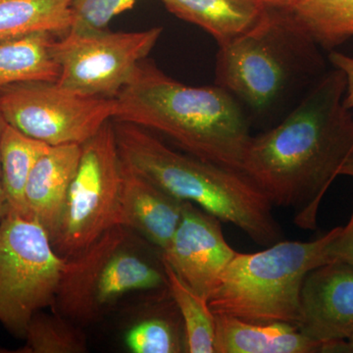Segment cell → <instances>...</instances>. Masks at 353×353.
Instances as JSON below:
<instances>
[{
    "label": "cell",
    "instance_id": "obj_31",
    "mask_svg": "<svg viewBox=\"0 0 353 353\" xmlns=\"http://www.w3.org/2000/svg\"><path fill=\"white\" fill-rule=\"evenodd\" d=\"M339 176H348L353 178V148L347 159L343 162V166L341 167Z\"/></svg>",
    "mask_w": 353,
    "mask_h": 353
},
{
    "label": "cell",
    "instance_id": "obj_6",
    "mask_svg": "<svg viewBox=\"0 0 353 353\" xmlns=\"http://www.w3.org/2000/svg\"><path fill=\"white\" fill-rule=\"evenodd\" d=\"M123 163L113 120L82 145L61 217L51 236L55 252L71 259L119 226Z\"/></svg>",
    "mask_w": 353,
    "mask_h": 353
},
{
    "label": "cell",
    "instance_id": "obj_1",
    "mask_svg": "<svg viewBox=\"0 0 353 353\" xmlns=\"http://www.w3.org/2000/svg\"><path fill=\"white\" fill-rule=\"evenodd\" d=\"M345 77L334 68L280 124L252 137L243 174L272 205L301 208L297 226L315 229L320 202L353 148Z\"/></svg>",
    "mask_w": 353,
    "mask_h": 353
},
{
    "label": "cell",
    "instance_id": "obj_4",
    "mask_svg": "<svg viewBox=\"0 0 353 353\" xmlns=\"http://www.w3.org/2000/svg\"><path fill=\"white\" fill-rule=\"evenodd\" d=\"M319 48L290 10L265 7L256 24L219 46L216 85L255 112H265L299 81L321 73Z\"/></svg>",
    "mask_w": 353,
    "mask_h": 353
},
{
    "label": "cell",
    "instance_id": "obj_20",
    "mask_svg": "<svg viewBox=\"0 0 353 353\" xmlns=\"http://www.w3.org/2000/svg\"><path fill=\"white\" fill-rule=\"evenodd\" d=\"M55 37L34 34L0 43V90L25 82H57L59 67L51 53Z\"/></svg>",
    "mask_w": 353,
    "mask_h": 353
},
{
    "label": "cell",
    "instance_id": "obj_17",
    "mask_svg": "<svg viewBox=\"0 0 353 353\" xmlns=\"http://www.w3.org/2000/svg\"><path fill=\"white\" fill-rule=\"evenodd\" d=\"M126 243L106 259L99 273L95 289V303L99 314L130 292H161L168 290L163 263L157 266L132 252L126 248Z\"/></svg>",
    "mask_w": 353,
    "mask_h": 353
},
{
    "label": "cell",
    "instance_id": "obj_12",
    "mask_svg": "<svg viewBox=\"0 0 353 353\" xmlns=\"http://www.w3.org/2000/svg\"><path fill=\"white\" fill-rule=\"evenodd\" d=\"M122 163L119 226L138 232L157 248L161 255L170 245L178 228L185 201L167 194Z\"/></svg>",
    "mask_w": 353,
    "mask_h": 353
},
{
    "label": "cell",
    "instance_id": "obj_5",
    "mask_svg": "<svg viewBox=\"0 0 353 353\" xmlns=\"http://www.w3.org/2000/svg\"><path fill=\"white\" fill-rule=\"evenodd\" d=\"M340 227L307 243L279 241L266 250L234 255L208 299L215 315L245 321L296 325L304 280L331 263L330 245Z\"/></svg>",
    "mask_w": 353,
    "mask_h": 353
},
{
    "label": "cell",
    "instance_id": "obj_25",
    "mask_svg": "<svg viewBox=\"0 0 353 353\" xmlns=\"http://www.w3.org/2000/svg\"><path fill=\"white\" fill-rule=\"evenodd\" d=\"M137 0H73V24L69 32L104 31L116 16L130 10Z\"/></svg>",
    "mask_w": 353,
    "mask_h": 353
},
{
    "label": "cell",
    "instance_id": "obj_27",
    "mask_svg": "<svg viewBox=\"0 0 353 353\" xmlns=\"http://www.w3.org/2000/svg\"><path fill=\"white\" fill-rule=\"evenodd\" d=\"M329 61L334 68L341 70L345 77V94L343 104L345 108L353 109V57L339 51L332 50L329 54Z\"/></svg>",
    "mask_w": 353,
    "mask_h": 353
},
{
    "label": "cell",
    "instance_id": "obj_15",
    "mask_svg": "<svg viewBox=\"0 0 353 353\" xmlns=\"http://www.w3.org/2000/svg\"><path fill=\"white\" fill-rule=\"evenodd\" d=\"M216 353L322 352L323 343L310 340L284 322L245 321L216 315Z\"/></svg>",
    "mask_w": 353,
    "mask_h": 353
},
{
    "label": "cell",
    "instance_id": "obj_7",
    "mask_svg": "<svg viewBox=\"0 0 353 353\" xmlns=\"http://www.w3.org/2000/svg\"><path fill=\"white\" fill-rule=\"evenodd\" d=\"M68 259L36 221L7 214L0 221V323L24 339L28 324L54 304Z\"/></svg>",
    "mask_w": 353,
    "mask_h": 353
},
{
    "label": "cell",
    "instance_id": "obj_26",
    "mask_svg": "<svg viewBox=\"0 0 353 353\" xmlns=\"http://www.w3.org/2000/svg\"><path fill=\"white\" fill-rule=\"evenodd\" d=\"M332 261L343 262L353 266V206L347 226L340 227L330 245Z\"/></svg>",
    "mask_w": 353,
    "mask_h": 353
},
{
    "label": "cell",
    "instance_id": "obj_11",
    "mask_svg": "<svg viewBox=\"0 0 353 353\" xmlns=\"http://www.w3.org/2000/svg\"><path fill=\"white\" fill-rule=\"evenodd\" d=\"M296 328L323 343L322 352L353 334V266L334 261L306 276L301 292Z\"/></svg>",
    "mask_w": 353,
    "mask_h": 353
},
{
    "label": "cell",
    "instance_id": "obj_24",
    "mask_svg": "<svg viewBox=\"0 0 353 353\" xmlns=\"http://www.w3.org/2000/svg\"><path fill=\"white\" fill-rule=\"evenodd\" d=\"M21 353H83L88 352L85 334L63 316L36 313L28 324Z\"/></svg>",
    "mask_w": 353,
    "mask_h": 353
},
{
    "label": "cell",
    "instance_id": "obj_23",
    "mask_svg": "<svg viewBox=\"0 0 353 353\" xmlns=\"http://www.w3.org/2000/svg\"><path fill=\"white\" fill-rule=\"evenodd\" d=\"M162 263L169 294L182 319L187 352L216 353V315L208 301L188 287L163 259Z\"/></svg>",
    "mask_w": 353,
    "mask_h": 353
},
{
    "label": "cell",
    "instance_id": "obj_29",
    "mask_svg": "<svg viewBox=\"0 0 353 353\" xmlns=\"http://www.w3.org/2000/svg\"><path fill=\"white\" fill-rule=\"evenodd\" d=\"M262 6L268 8L292 9L299 0H257Z\"/></svg>",
    "mask_w": 353,
    "mask_h": 353
},
{
    "label": "cell",
    "instance_id": "obj_3",
    "mask_svg": "<svg viewBox=\"0 0 353 353\" xmlns=\"http://www.w3.org/2000/svg\"><path fill=\"white\" fill-rule=\"evenodd\" d=\"M113 123L122 161L132 170L179 201L238 227L260 245L281 241L273 205L243 173L176 152L143 128Z\"/></svg>",
    "mask_w": 353,
    "mask_h": 353
},
{
    "label": "cell",
    "instance_id": "obj_19",
    "mask_svg": "<svg viewBox=\"0 0 353 353\" xmlns=\"http://www.w3.org/2000/svg\"><path fill=\"white\" fill-rule=\"evenodd\" d=\"M50 148L6 123L0 139V162L8 214L28 218L26 187L34 164Z\"/></svg>",
    "mask_w": 353,
    "mask_h": 353
},
{
    "label": "cell",
    "instance_id": "obj_13",
    "mask_svg": "<svg viewBox=\"0 0 353 353\" xmlns=\"http://www.w3.org/2000/svg\"><path fill=\"white\" fill-rule=\"evenodd\" d=\"M126 228L115 226L65 267L54 304L55 312L70 321L88 323L99 317L95 289L104 262L128 241Z\"/></svg>",
    "mask_w": 353,
    "mask_h": 353
},
{
    "label": "cell",
    "instance_id": "obj_2",
    "mask_svg": "<svg viewBox=\"0 0 353 353\" xmlns=\"http://www.w3.org/2000/svg\"><path fill=\"white\" fill-rule=\"evenodd\" d=\"M114 101L115 122L160 132L192 157L243 173L252 136L243 108L225 88L185 85L145 59Z\"/></svg>",
    "mask_w": 353,
    "mask_h": 353
},
{
    "label": "cell",
    "instance_id": "obj_8",
    "mask_svg": "<svg viewBox=\"0 0 353 353\" xmlns=\"http://www.w3.org/2000/svg\"><path fill=\"white\" fill-rule=\"evenodd\" d=\"M115 101L74 92L57 82H25L0 90L7 124L46 145H83L108 121Z\"/></svg>",
    "mask_w": 353,
    "mask_h": 353
},
{
    "label": "cell",
    "instance_id": "obj_21",
    "mask_svg": "<svg viewBox=\"0 0 353 353\" xmlns=\"http://www.w3.org/2000/svg\"><path fill=\"white\" fill-rule=\"evenodd\" d=\"M290 10L324 50L353 38V0H299Z\"/></svg>",
    "mask_w": 353,
    "mask_h": 353
},
{
    "label": "cell",
    "instance_id": "obj_14",
    "mask_svg": "<svg viewBox=\"0 0 353 353\" xmlns=\"http://www.w3.org/2000/svg\"><path fill=\"white\" fill-rule=\"evenodd\" d=\"M81 154L82 145L50 146L29 176L25 192L28 219L41 225L50 238L61 217Z\"/></svg>",
    "mask_w": 353,
    "mask_h": 353
},
{
    "label": "cell",
    "instance_id": "obj_16",
    "mask_svg": "<svg viewBox=\"0 0 353 353\" xmlns=\"http://www.w3.org/2000/svg\"><path fill=\"white\" fill-rule=\"evenodd\" d=\"M185 22L199 26L218 44L229 43L256 24L265 6L257 0H161Z\"/></svg>",
    "mask_w": 353,
    "mask_h": 353
},
{
    "label": "cell",
    "instance_id": "obj_30",
    "mask_svg": "<svg viewBox=\"0 0 353 353\" xmlns=\"http://www.w3.org/2000/svg\"><path fill=\"white\" fill-rule=\"evenodd\" d=\"M331 352H353V334L347 341L334 345Z\"/></svg>",
    "mask_w": 353,
    "mask_h": 353
},
{
    "label": "cell",
    "instance_id": "obj_9",
    "mask_svg": "<svg viewBox=\"0 0 353 353\" xmlns=\"http://www.w3.org/2000/svg\"><path fill=\"white\" fill-rule=\"evenodd\" d=\"M163 29L139 32H69L51 44L59 67L57 83L90 97L114 99L157 46Z\"/></svg>",
    "mask_w": 353,
    "mask_h": 353
},
{
    "label": "cell",
    "instance_id": "obj_18",
    "mask_svg": "<svg viewBox=\"0 0 353 353\" xmlns=\"http://www.w3.org/2000/svg\"><path fill=\"white\" fill-rule=\"evenodd\" d=\"M73 0H0V43L34 34L62 37L73 24Z\"/></svg>",
    "mask_w": 353,
    "mask_h": 353
},
{
    "label": "cell",
    "instance_id": "obj_28",
    "mask_svg": "<svg viewBox=\"0 0 353 353\" xmlns=\"http://www.w3.org/2000/svg\"><path fill=\"white\" fill-rule=\"evenodd\" d=\"M6 124V121L0 115V139H1L2 131H3ZM7 214H8V206H7L6 194H4L3 185H2L1 162H0V221L3 219Z\"/></svg>",
    "mask_w": 353,
    "mask_h": 353
},
{
    "label": "cell",
    "instance_id": "obj_22",
    "mask_svg": "<svg viewBox=\"0 0 353 353\" xmlns=\"http://www.w3.org/2000/svg\"><path fill=\"white\" fill-rule=\"evenodd\" d=\"M134 323L125 333V345L132 353L187 352L185 330L172 299Z\"/></svg>",
    "mask_w": 353,
    "mask_h": 353
},
{
    "label": "cell",
    "instance_id": "obj_10",
    "mask_svg": "<svg viewBox=\"0 0 353 353\" xmlns=\"http://www.w3.org/2000/svg\"><path fill=\"white\" fill-rule=\"evenodd\" d=\"M236 254L225 240L220 220L185 201L182 218L161 259L188 287L208 301Z\"/></svg>",
    "mask_w": 353,
    "mask_h": 353
}]
</instances>
